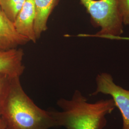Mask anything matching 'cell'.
I'll use <instances>...</instances> for the list:
<instances>
[{
	"label": "cell",
	"mask_w": 129,
	"mask_h": 129,
	"mask_svg": "<svg viewBox=\"0 0 129 129\" xmlns=\"http://www.w3.org/2000/svg\"><path fill=\"white\" fill-rule=\"evenodd\" d=\"M0 11H1V7H0Z\"/></svg>",
	"instance_id": "obj_13"
},
{
	"label": "cell",
	"mask_w": 129,
	"mask_h": 129,
	"mask_svg": "<svg viewBox=\"0 0 129 129\" xmlns=\"http://www.w3.org/2000/svg\"><path fill=\"white\" fill-rule=\"evenodd\" d=\"M1 117L6 129H49L56 127L50 111L38 107L24 92L19 77L10 78Z\"/></svg>",
	"instance_id": "obj_2"
},
{
	"label": "cell",
	"mask_w": 129,
	"mask_h": 129,
	"mask_svg": "<svg viewBox=\"0 0 129 129\" xmlns=\"http://www.w3.org/2000/svg\"><path fill=\"white\" fill-rule=\"evenodd\" d=\"M90 14L93 24L100 31L95 36L118 37L123 32V22L118 7V0H80Z\"/></svg>",
	"instance_id": "obj_3"
},
{
	"label": "cell",
	"mask_w": 129,
	"mask_h": 129,
	"mask_svg": "<svg viewBox=\"0 0 129 129\" xmlns=\"http://www.w3.org/2000/svg\"><path fill=\"white\" fill-rule=\"evenodd\" d=\"M59 0H34L36 17L34 29L37 39L46 31L49 15Z\"/></svg>",
	"instance_id": "obj_8"
},
{
	"label": "cell",
	"mask_w": 129,
	"mask_h": 129,
	"mask_svg": "<svg viewBox=\"0 0 129 129\" xmlns=\"http://www.w3.org/2000/svg\"><path fill=\"white\" fill-rule=\"evenodd\" d=\"M97 88L91 95L102 93L111 96L122 118V129H129V90L116 85L111 74L102 73L96 78Z\"/></svg>",
	"instance_id": "obj_4"
},
{
	"label": "cell",
	"mask_w": 129,
	"mask_h": 129,
	"mask_svg": "<svg viewBox=\"0 0 129 129\" xmlns=\"http://www.w3.org/2000/svg\"><path fill=\"white\" fill-rule=\"evenodd\" d=\"M35 17L34 0H26L14 22L17 32L34 43L37 39L34 29Z\"/></svg>",
	"instance_id": "obj_6"
},
{
	"label": "cell",
	"mask_w": 129,
	"mask_h": 129,
	"mask_svg": "<svg viewBox=\"0 0 129 129\" xmlns=\"http://www.w3.org/2000/svg\"><path fill=\"white\" fill-rule=\"evenodd\" d=\"M23 51L20 48L0 51V73L11 77H19L23 73Z\"/></svg>",
	"instance_id": "obj_7"
},
{
	"label": "cell",
	"mask_w": 129,
	"mask_h": 129,
	"mask_svg": "<svg viewBox=\"0 0 129 129\" xmlns=\"http://www.w3.org/2000/svg\"><path fill=\"white\" fill-rule=\"evenodd\" d=\"M0 129H6L5 121L1 117H0Z\"/></svg>",
	"instance_id": "obj_12"
},
{
	"label": "cell",
	"mask_w": 129,
	"mask_h": 129,
	"mask_svg": "<svg viewBox=\"0 0 129 129\" xmlns=\"http://www.w3.org/2000/svg\"><path fill=\"white\" fill-rule=\"evenodd\" d=\"M11 78L8 75L0 73V117L2 115L3 105L9 86Z\"/></svg>",
	"instance_id": "obj_10"
},
{
	"label": "cell",
	"mask_w": 129,
	"mask_h": 129,
	"mask_svg": "<svg viewBox=\"0 0 129 129\" xmlns=\"http://www.w3.org/2000/svg\"><path fill=\"white\" fill-rule=\"evenodd\" d=\"M57 104L62 111H50L56 127L67 129H103L106 127V115L115 108L112 99L89 103L81 93L76 90L72 99H60Z\"/></svg>",
	"instance_id": "obj_1"
},
{
	"label": "cell",
	"mask_w": 129,
	"mask_h": 129,
	"mask_svg": "<svg viewBox=\"0 0 129 129\" xmlns=\"http://www.w3.org/2000/svg\"><path fill=\"white\" fill-rule=\"evenodd\" d=\"M118 7L124 25H129V0H118Z\"/></svg>",
	"instance_id": "obj_11"
},
{
	"label": "cell",
	"mask_w": 129,
	"mask_h": 129,
	"mask_svg": "<svg viewBox=\"0 0 129 129\" xmlns=\"http://www.w3.org/2000/svg\"><path fill=\"white\" fill-rule=\"evenodd\" d=\"M26 0H0L1 10L13 23Z\"/></svg>",
	"instance_id": "obj_9"
},
{
	"label": "cell",
	"mask_w": 129,
	"mask_h": 129,
	"mask_svg": "<svg viewBox=\"0 0 129 129\" xmlns=\"http://www.w3.org/2000/svg\"><path fill=\"white\" fill-rule=\"evenodd\" d=\"M29 41L17 32L14 23L0 11V51L17 48Z\"/></svg>",
	"instance_id": "obj_5"
}]
</instances>
